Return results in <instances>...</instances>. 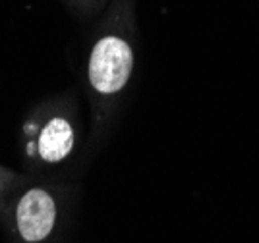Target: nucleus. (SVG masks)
<instances>
[{"label": "nucleus", "mask_w": 259, "mask_h": 243, "mask_svg": "<svg viewBox=\"0 0 259 243\" xmlns=\"http://www.w3.org/2000/svg\"><path fill=\"white\" fill-rule=\"evenodd\" d=\"M132 48L124 39L108 35L93 46L89 58V81L103 95L118 93L132 74Z\"/></svg>", "instance_id": "1"}, {"label": "nucleus", "mask_w": 259, "mask_h": 243, "mask_svg": "<svg viewBox=\"0 0 259 243\" xmlns=\"http://www.w3.org/2000/svg\"><path fill=\"white\" fill-rule=\"evenodd\" d=\"M54 201L43 189H31L18 203V228L23 239L41 241L54 226Z\"/></svg>", "instance_id": "2"}, {"label": "nucleus", "mask_w": 259, "mask_h": 243, "mask_svg": "<svg viewBox=\"0 0 259 243\" xmlns=\"http://www.w3.org/2000/svg\"><path fill=\"white\" fill-rule=\"evenodd\" d=\"M74 145V131L72 126L62 118H53L39 137V155L47 162H56L68 157Z\"/></svg>", "instance_id": "3"}]
</instances>
